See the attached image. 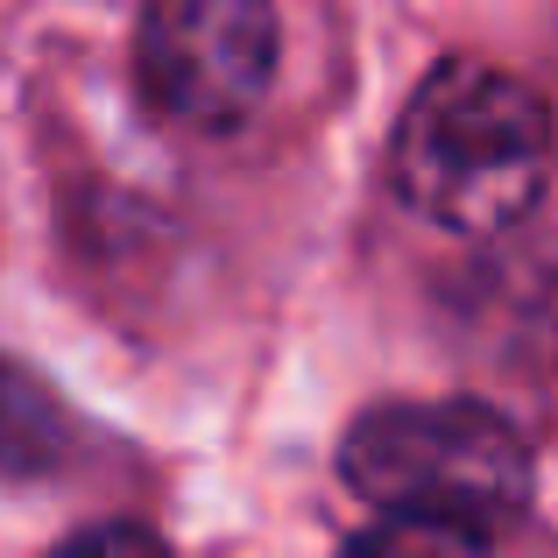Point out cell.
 Masks as SVG:
<instances>
[{
	"label": "cell",
	"mask_w": 558,
	"mask_h": 558,
	"mask_svg": "<svg viewBox=\"0 0 558 558\" xmlns=\"http://www.w3.org/2000/svg\"><path fill=\"white\" fill-rule=\"evenodd\" d=\"M283 28L262 0H163L135 28V85L191 135H233L276 85Z\"/></svg>",
	"instance_id": "obj_3"
},
{
	"label": "cell",
	"mask_w": 558,
	"mask_h": 558,
	"mask_svg": "<svg viewBox=\"0 0 558 558\" xmlns=\"http://www.w3.org/2000/svg\"><path fill=\"white\" fill-rule=\"evenodd\" d=\"M389 184L438 233L460 241L509 233L551 184L545 99L481 57H446L396 121Z\"/></svg>",
	"instance_id": "obj_1"
},
{
	"label": "cell",
	"mask_w": 558,
	"mask_h": 558,
	"mask_svg": "<svg viewBox=\"0 0 558 558\" xmlns=\"http://www.w3.org/2000/svg\"><path fill=\"white\" fill-rule=\"evenodd\" d=\"M340 558H488V537L452 531V523H417V517H375L354 531Z\"/></svg>",
	"instance_id": "obj_5"
},
{
	"label": "cell",
	"mask_w": 558,
	"mask_h": 558,
	"mask_svg": "<svg viewBox=\"0 0 558 558\" xmlns=\"http://www.w3.org/2000/svg\"><path fill=\"white\" fill-rule=\"evenodd\" d=\"M43 558H170V545L149 531V523H85V531H71L57 551Z\"/></svg>",
	"instance_id": "obj_6"
},
{
	"label": "cell",
	"mask_w": 558,
	"mask_h": 558,
	"mask_svg": "<svg viewBox=\"0 0 558 558\" xmlns=\"http://www.w3.org/2000/svg\"><path fill=\"white\" fill-rule=\"evenodd\" d=\"M71 446H78V432H71V410L50 396V381L0 361V474H57Z\"/></svg>",
	"instance_id": "obj_4"
},
{
	"label": "cell",
	"mask_w": 558,
	"mask_h": 558,
	"mask_svg": "<svg viewBox=\"0 0 558 558\" xmlns=\"http://www.w3.org/2000/svg\"><path fill=\"white\" fill-rule=\"evenodd\" d=\"M340 474L375 517H417L495 537L531 509L537 466L523 432L488 403H375L347 432Z\"/></svg>",
	"instance_id": "obj_2"
}]
</instances>
